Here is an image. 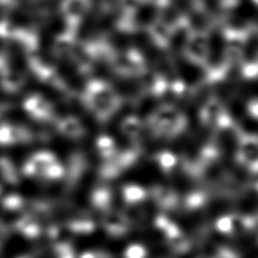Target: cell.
Returning a JSON list of instances; mask_svg holds the SVG:
<instances>
[{
	"label": "cell",
	"mask_w": 258,
	"mask_h": 258,
	"mask_svg": "<svg viewBox=\"0 0 258 258\" xmlns=\"http://www.w3.org/2000/svg\"><path fill=\"white\" fill-rule=\"evenodd\" d=\"M82 258H100V257H97V256H95L94 254H91V253H87V254H84L82 256Z\"/></svg>",
	"instance_id": "obj_2"
},
{
	"label": "cell",
	"mask_w": 258,
	"mask_h": 258,
	"mask_svg": "<svg viewBox=\"0 0 258 258\" xmlns=\"http://www.w3.org/2000/svg\"><path fill=\"white\" fill-rule=\"evenodd\" d=\"M126 258H143V250L138 247H131L127 250L125 254Z\"/></svg>",
	"instance_id": "obj_1"
}]
</instances>
